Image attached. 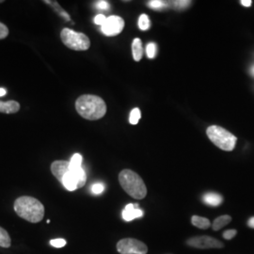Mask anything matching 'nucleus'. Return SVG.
<instances>
[{
  "instance_id": "obj_1",
  "label": "nucleus",
  "mask_w": 254,
  "mask_h": 254,
  "mask_svg": "<svg viewBox=\"0 0 254 254\" xmlns=\"http://www.w3.org/2000/svg\"><path fill=\"white\" fill-rule=\"evenodd\" d=\"M75 109L82 118L89 121L102 119L107 113L105 101L97 95L84 94L75 102Z\"/></svg>"
},
{
  "instance_id": "obj_2",
  "label": "nucleus",
  "mask_w": 254,
  "mask_h": 254,
  "mask_svg": "<svg viewBox=\"0 0 254 254\" xmlns=\"http://www.w3.org/2000/svg\"><path fill=\"white\" fill-rule=\"evenodd\" d=\"M13 207L20 218H24L31 223L40 222L45 216L44 204L33 197H20L15 200Z\"/></svg>"
},
{
  "instance_id": "obj_3",
  "label": "nucleus",
  "mask_w": 254,
  "mask_h": 254,
  "mask_svg": "<svg viewBox=\"0 0 254 254\" xmlns=\"http://www.w3.org/2000/svg\"><path fill=\"white\" fill-rule=\"evenodd\" d=\"M119 182L132 198L136 200H142L147 195L145 184L137 173L131 170H124L119 174Z\"/></svg>"
},
{
  "instance_id": "obj_4",
  "label": "nucleus",
  "mask_w": 254,
  "mask_h": 254,
  "mask_svg": "<svg viewBox=\"0 0 254 254\" xmlns=\"http://www.w3.org/2000/svg\"><path fill=\"white\" fill-rule=\"evenodd\" d=\"M206 134L209 139L223 151L231 152L236 147L237 142L236 136L223 127L218 126L209 127L206 130Z\"/></svg>"
},
{
  "instance_id": "obj_5",
  "label": "nucleus",
  "mask_w": 254,
  "mask_h": 254,
  "mask_svg": "<svg viewBox=\"0 0 254 254\" xmlns=\"http://www.w3.org/2000/svg\"><path fill=\"white\" fill-rule=\"evenodd\" d=\"M61 38L64 46L74 51H86L91 46V41L87 35L70 28H64L61 32Z\"/></svg>"
},
{
  "instance_id": "obj_6",
  "label": "nucleus",
  "mask_w": 254,
  "mask_h": 254,
  "mask_svg": "<svg viewBox=\"0 0 254 254\" xmlns=\"http://www.w3.org/2000/svg\"><path fill=\"white\" fill-rule=\"evenodd\" d=\"M87 181V175L85 171L79 168L75 170H70L69 173L64 177L63 185L64 188L69 191H73L80 189L85 186Z\"/></svg>"
},
{
  "instance_id": "obj_7",
  "label": "nucleus",
  "mask_w": 254,
  "mask_h": 254,
  "mask_svg": "<svg viewBox=\"0 0 254 254\" xmlns=\"http://www.w3.org/2000/svg\"><path fill=\"white\" fill-rule=\"evenodd\" d=\"M117 251L121 254H146L148 248L144 243L135 238H125L119 241Z\"/></svg>"
},
{
  "instance_id": "obj_8",
  "label": "nucleus",
  "mask_w": 254,
  "mask_h": 254,
  "mask_svg": "<svg viewBox=\"0 0 254 254\" xmlns=\"http://www.w3.org/2000/svg\"><path fill=\"white\" fill-rule=\"evenodd\" d=\"M188 245L196 248V249H222L224 247V244L218 239L210 237V236H201L192 237L190 239L188 240Z\"/></svg>"
},
{
  "instance_id": "obj_9",
  "label": "nucleus",
  "mask_w": 254,
  "mask_h": 254,
  "mask_svg": "<svg viewBox=\"0 0 254 254\" xmlns=\"http://www.w3.org/2000/svg\"><path fill=\"white\" fill-rule=\"evenodd\" d=\"M125 27V21L120 16L112 15L106 20L105 24L102 26V31L106 36H117Z\"/></svg>"
},
{
  "instance_id": "obj_10",
  "label": "nucleus",
  "mask_w": 254,
  "mask_h": 254,
  "mask_svg": "<svg viewBox=\"0 0 254 254\" xmlns=\"http://www.w3.org/2000/svg\"><path fill=\"white\" fill-rule=\"evenodd\" d=\"M70 171V161H64V160H57L51 164V172L55 177L63 183L64 177L69 173Z\"/></svg>"
},
{
  "instance_id": "obj_11",
  "label": "nucleus",
  "mask_w": 254,
  "mask_h": 254,
  "mask_svg": "<svg viewBox=\"0 0 254 254\" xmlns=\"http://www.w3.org/2000/svg\"><path fill=\"white\" fill-rule=\"evenodd\" d=\"M138 204H127L125 210L123 211V218L126 221H131L137 218H141L143 216V211L137 208Z\"/></svg>"
},
{
  "instance_id": "obj_12",
  "label": "nucleus",
  "mask_w": 254,
  "mask_h": 254,
  "mask_svg": "<svg viewBox=\"0 0 254 254\" xmlns=\"http://www.w3.org/2000/svg\"><path fill=\"white\" fill-rule=\"evenodd\" d=\"M20 110V104L16 101H0V113L5 114H14Z\"/></svg>"
},
{
  "instance_id": "obj_13",
  "label": "nucleus",
  "mask_w": 254,
  "mask_h": 254,
  "mask_svg": "<svg viewBox=\"0 0 254 254\" xmlns=\"http://www.w3.org/2000/svg\"><path fill=\"white\" fill-rule=\"evenodd\" d=\"M46 3V5H48L49 7H51L52 9H54L55 12L61 16L62 18H64L65 21H70L71 17L70 15L68 14V12L65 10V9L62 8V6L59 4V2L55 1V0H46L44 1Z\"/></svg>"
},
{
  "instance_id": "obj_14",
  "label": "nucleus",
  "mask_w": 254,
  "mask_h": 254,
  "mask_svg": "<svg viewBox=\"0 0 254 254\" xmlns=\"http://www.w3.org/2000/svg\"><path fill=\"white\" fill-rule=\"evenodd\" d=\"M132 53H133V58L136 62H139L141 60L143 56V47H142V43L140 39L136 38L133 41Z\"/></svg>"
},
{
  "instance_id": "obj_15",
  "label": "nucleus",
  "mask_w": 254,
  "mask_h": 254,
  "mask_svg": "<svg viewBox=\"0 0 254 254\" xmlns=\"http://www.w3.org/2000/svg\"><path fill=\"white\" fill-rule=\"evenodd\" d=\"M222 197L217 193H207L203 196V201L211 206H218L222 203Z\"/></svg>"
},
{
  "instance_id": "obj_16",
  "label": "nucleus",
  "mask_w": 254,
  "mask_h": 254,
  "mask_svg": "<svg viewBox=\"0 0 254 254\" xmlns=\"http://www.w3.org/2000/svg\"><path fill=\"white\" fill-rule=\"evenodd\" d=\"M232 221V218L228 215H224V216H221L219 218H216L213 222V225L212 228L214 231H218L220 229H222L223 227H225L226 225H228L230 222Z\"/></svg>"
},
{
  "instance_id": "obj_17",
  "label": "nucleus",
  "mask_w": 254,
  "mask_h": 254,
  "mask_svg": "<svg viewBox=\"0 0 254 254\" xmlns=\"http://www.w3.org/2000/svg\"><path fill=\"white\" fill-rule=\"evenodd\" d=\"M191 222L195 227L200 229H207L211 226V222L208 218H201L199 216H193L191 218Z\"/></svg>"
},
{
  "instance_id": "obj_18",
  "label": "nucleus",
  "mask_w": 254,
  "mask_h": 254,
  "mask_svg": "<svg viewBox=\"0 0 254 254\" xmlns=\"http://www.w3.org/2000/svg\"><path fill=\"white\" fill-rule=\"evenodd\" d=\"M10 243L11 241L8 232L5 229L0 227V247L9 248L10 247Z\"/></svg>"
},
{
  "instance_id": "obj_19",
  "label": "nucleus",
  "mask_w": 254,
  "mask_h": 254,
  "mask_svg": "<svg viewBox=\"0 0 254 254\" xmlns=\"http://www.w3.org/2000/svg\"><path fill=\"white\" fill-rule=\"evenodd\" d=\"M82 157L81 154H74L73 157L70 160V170H75V169H79L82 168Z\"/></svg>"
},
{
  "instance_id": "obj_20",
  "label": "nucleus",
  "mask_w": 254,
  "mask_h": 254,
  "mask_svg": "<svg viewBox=\"0 0 254 254\" xmlns=\"http://www.w3.org/2000/svg\"><path fill=\"white\" fill-rule=\"evenodd\" d=\"M150 19L146 15V14H141L138 18V27L141 30H147L150 27Z\"/></svg>"
},
{
  "instance_id": "obj_21",
  "label": "nucleus",
  "mask_w": 254,
  "mask_h": 254,
  "mask_svg": "<svg viewBox=\"0 0 254 254\" xmlns=\"http://www.w3.org/2000/svg\"><path fill=\"white\" fill-rule=\"evenodd\" d=\"M140 117H141L140 110L138 109H134L132 111H131V113H130L129 122H130V124H131V125L135 126V125H137V123H138V121H139Z\"/></svg>"
},
{
  "instance_id": "obj_22",
  "label": "nucleus",
  "mask_w": 254,
  "mask_h": 254,
  "mask_svg": "<svg viewBox=\"0 0 254 254\" xmlns=\"http://www.w3.org/2000/svg\"><path fill=\"white\" fill-rule=\"evenodd\" d=\"M148 5H149L151 8L156 9H161V8H163L165 6H167L166 2H164V1H159V0L149 1V2H148Z\"/></svg>"
},
{
  "instance_id": "obj_23",
  "label": "nucleus",
  "mask_w": 254,
  "mask_h": 254,
  "mask_svg": "<svg viewBox=\"0 0 254 254\" xmlns=\"http://www.w3.org/2000/svg\"><path fill=\"white\" fill-rule=\"evenodd\" d=\"M146 52L148 55V58L150 59H154L156 54V46L154 45V43H151L149 44L147 47H146Z\"/></svg>"
},
{
  "instance_id": "obj_24",
  "label": "nucleus",
  "mask_w": 254,
  "mask_h": 254,
  "mask_svg": "<svg viewBox=\"0 0 254 254\" xmlns=\"http://www.w3.org/2000/svg\"><path fill=\"white\" fill-rule=\"evenodd\" d=\"M173 4V7L176 9H182L187 8L188 6H190V1H173L172 2Z\"/></svg>"
},
{
  "instance_id": "obj_25",
  "label": "nucleus",
  "mask_w": 254,
  "mask_h": 254,
  "mask_svg": "<svg viewBox=\"0 0 254 254\" xmlns=\"http://www.w3.org/2000/svg\"><path fill=\"white\" fill-rule=\"evenodd\" d=\"M8 35H9V28L6 25L0 22V40L7 38Z\"/></svg>"
},
{
  "instance_id": "obj_26",
  "label": "nucleus",
  "mask_w": 254,
  "mask_h": 254,
  "mask_svg": "<svg viewBox=\"0 0 254 254\" xmlns=\"http://www.w3.org/2000/svg\"><path fill=\"white\" fill-rule=\"evenodd\" d=\"M50 244L55 248H64V246L66 245V240H64L63 238H57V239L51 240Z\"/></svg>"
},
{
  "instance_id": "obj_27",
  "label": "nucleus",
  "mask_w": 254,
  "mask_h": 254,
  "mask_svg": "<svg viewBox=\"0 0 254 254\" xmlns=\"http://www.w3.org/2000/svg\"><path fill=\"white\" fill-rule=\"evenodd\" d=\"M104 190H105V187H104L103 184H100V183L94 184L91 187V191H92L93 194H101Z\"/></svg>"
},
{
  "instance_id": "obj_28",
  "label": "nucleus",
  "mask_w": 254,
  "mask_h": 254,
  "mask_svg": "<svg viewBox=\"0 0 254 254\" xmlns=\"http://www.w3.org/2000/svg\"><path fill=\"white\" fill-rule=\"evenodd\" d=\"M106 20H107V17H106L105 15H103V14H98V15H97V16H95V18H94V23H95L96 25L103 26V25L105 24Z\"/></svg>"
},
{
  "instance_id": "obj_29",
  "label": "nucleus",
  "mask_w": 254,
  "mask_h": 254,
  "mask_svg": "<svg viewBox=\"0 0 254 254\" xmlns=\"http://www.w3.org/2000/svg\"><path fill=\"white\" fill-rule=\"evenodd\" d=\"M236 234H237V231H236V230H228V231H226V232L223 234V237H224L225 239L230 240V239H232L233 237H235V236H236Z\"/></svg>"
},
{
  "instance_id": "obj_30",
  "label": "nucleus",
  "mask_w": 254,
  "mask_h": 254,
  "mask_svg": "<svg viewBox=\"0 0 254 254\" xmlns=\"http://www.w3.org/2000/svg\"><path fill=\"white\" fill-rule=\"evenodd\" d=\"M96 6L100 9H108L109 8V4L107 1H98L96 3Z\"/></svg>"
},
{
  "instance_id": "obj_31",
  "label": "nucleus",
  "mask_w": 254,
  "mask_h": 254,
  "mask_svg": "<svg viewBox=\"0 0 254 254\" xmlns=\"http://www.w3.org/2000/svg\"><path fill=\"white\" fill-rule=\"evenodd\" d=\"M241 4H242L243 6H245V7H251L252 4H253V2H252V0H242V1H241Z\"/></svg>"
},
{
  "instance_id": "obj_32",
  "label": "nucleus",
  "mask_w": 254,
  "mask_h": 254,
  "mask_svg": "<svg viewBox=\"0 0 254 254\" xmlns=\"http://www.w3.org/2000/svg\"><path fill=\"white\" fill-rule=\"evenodd\" d=\"M248 225H249V227L253 228V229H254V218H251V219L249 220V222H248Z\"/></svg>"
},
{
  "instance_id": "obj_33",
  "label": "nucleus",
  "mask_w": 254,
  "mask_h": 254,
  "mask_svg": "<svg viewBox=\"0 0 254 254\" xmlns=\"http://www.w3.org/2000/svg\"><path fill=\"white\" fill-rule=\"evenodd\" d=\"M6 92H7V91L5 89L0 88V96H4L6 94Z\"/></svg>"
},
{
  "instance_id": "obj_34",
  "label": "nucleus",
  "mask_w": 254,
  "mask_h": 254,
  "mask_svg": "<svg viewBox=\"0 0 254 254\" xmlns=\"http://www.w3.org/2000/svg\"><path fill=\"white\" fill-rule=\"evenodd\" d=\"M3 2H4L3 0H0V3H3Z\"/></svg>"
},
{
  "instance_id": "obj_35",
  "label": "nucleus",
  "mask_w": 254,
  "mask_h": 254,
  "mask_svg": "<svg viewBox=\"0 0 254 254\" xmlns=\"http://www.w3.org/2000/svg\"></svg>"
}]
</instances>
